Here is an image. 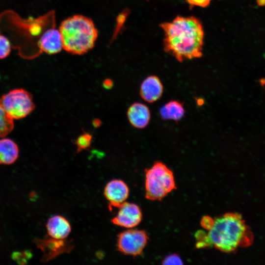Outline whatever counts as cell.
Segmentation results:
<instances>
[{
    "label": "cell",
    "instance_id": "cell-1",
    "mask_svg": "<svg viewBox=\"0 0 265 265\" xmlns=\"http://www.w3.org/2000/svg\"><path fill=\"white\" fill-rule=\"evenodd\" d=\"M200 224L207 232L199 230L196 233L197 248L214 247L231 253L238 248L250 246L254 241L251 230L237 212H227L214 218L204 216Z\"/></svg>",
    "mask_w": 265,
    "mask_h": 265
},
{
    "label": "cell",
    "instance_id": "cell-2",
    "mask_svg": "<svg viewBox=\"0 0 265 265\" xmlns=\"http://www.w3.org/2000/svg\"><path fill=\"white\" fill-rule=\"evenodd\" d=\"M162 29L164 50L178 61L203 56L204 31L201 21L194 16H177L159 25Z\"/></svg>",
    "mask_w": 265,
    "mask_h": 265
},
{
    "label": "cell",
    "instance_id": "cell-3",
    "mask_svg": "<svg viewBox=\"0 0 265 265\" xmlns=\"http://www.w3.org/2000/svg\"><path fill=\"white\" fill-rule=\"evenodd\" d=\"M59 30L63 49L77 55L83 54L91 50L98 34L93 21L82 15H75L63 20Z\"/></svg>",
    "mask_w": 265,
    "mask_h": 265
},
{
    "label": "cell",
    "instance_id": "cell-4",
    "mask_svg": "<svg viewBox=\"0 0 265 265\" xmlns=\"http://www.w3.org/2000/svg\"><path fill=\"white\" fill-rule=\"evenodd\" d=\"M145 188L146 199L161 200L176 189L174 174L165 164L156 161L151 168L146 169Z\"/></svg>",
    "mask_w": 265,
    "mask_h": 265
},
{
    "label": "cell",
    "instance_id": "cell-5",
    "mask_svg": "<svg viewBox=\"0 0 265 265\" xmlns=\"http://www.w3.org/2000/svg\"><path fill=\"white\" fill-rule=\"evenodd\" d=\"M0 105L12 119H19L29 115L34 109L32 95L22 89H14L0 98Z\"/></svg>",
    "mask_w": 265,
    "mask_h": 265
},
{
    "label": "cell",
    "instance_id": "cell-6",
    "mask_svg": "<svg viewBox=\"0 0 265 265\" xmlns=\"http://www.w3.org/2000/svg\"><path fill=\"white\" fill-rule=\"evenodd\" d=\"M148 240L144 230L130 229L118 235L116 246L122 254L136 257L142 254Z\"/></svg>",
    "mask_w": 265,
    "mask_h": 265
},
{
    "label": "cell",
    "instance_id": "cell-7",
    "mask_svg": "<svg viewBox=\"0 0 265 265\" xmlns=\"http://www.w3.org/2000/svg\"><path fill=\"white\" fill-rule=\"evenodd\" d=\"M117 208V214L111 220L114 225L126 228H132L138 225L142 220V213L135 204L125 202Z\"/></svg>",
    "mask_w": 265,
    "mask_h": 265
},
{
    "label": "cell",
    "instance_id": "cell-8",
    "mask_svg": "<svg viewBox=\"0 0 265 265\" xmlns=\"http://www.w3.org/2000/svg\"><path fill=\"white\" fill-rule=\"evenodd\" d=\"M36 243L39 248L43 252V261H48L57 256L64 253H69L73 248V245L71 240L47 238L36 239Z\"/></svg>",
    "mask_w": 265,
    "mask_h": 265
},
{
    "label": "cell",
    "instance_id": "cell-9",
    "mask_svg": "<svg viewBox=\"0 0 265 265\" xmlns=\"http://www.w3.org/2000/svg\"><path fill=\"white\" fill-rule=\"evenodd\" d=\"M104 194L109 203V207L117 208L125 202L129 195L127 185L121 180H113L106 186Z\"/></svg>",
    "mask_w": 265,
    "mask_h": 265
},
{
    "label": "cell",
    "instance_id": "cell-10",
    "mask_svg": "<svg viewBox=\"0 0 265 265\" xmlns=\"http://www.w3.org/2000/svg\"><path fill=\"white\" fill-rule=\"evenodd\" d=\"M38 45L43 52L49 54L60 52L63 49L59 29L51 28L45 31L39 40Z\"/></svg>",
    "mask_w": 265,
    "mask_h": 265
},
{
    "label": "cell",
    "instance_id": "cell-11",
    "mask_svg": "<svg viewBox=\"0 0 265 265\" xmlns=\"http://www.w3.org/2000/svg\"><path fill=\"white\" fill-rule=\"evenodd\" d=\"M162 93V84L157 76L148 77L141 83L140 89L141 97L148 103H153L159 99Z\"/></svg>",
    "mask_w": 265,
    "mask_h": 265
},
{
    "label": "cell",
    "instance_id": "cell-12",
    "mask_svg": "<svg viewBox=\"0 0 265 265\" xmlns=\"http://www.w3.org/2000/svg\"><path fill=\"white\" fill-rule=\"evenodd\" d=\"M46 228L49 236L57 239H66L71 231L69 222L58 215L53 216L48 219Z\"/></svg>",
    "mask_w": 265,
    "mask_h": 265
},
{
    "label": "cell",
    "instance_id": "cell-13",
    "mask_svg": "<svg viewBox=\"0 0 265 265\" xmlns=\"http://www.w3.org/2000/svg\"><path fill=\"white\" fill-rule=\"evenodd\" d=\"M127 115L131 125L139 129L145 127L150 119L148 107L140 103L132 104L128 110Z\"/></svg>",
    "mask_w": 265,
    "mask_h": 265
},
{
    "label": "cell",
    "instance_id": "cell-14",
    "mask_svg": "<svg viewBox=\"0 0 265 265\" xmlns=\"http://www.w3.org/2000/svg\"><path fill=\"white\" fill-rule=\"evenodd\" d=\"M19 150L17 144L9 138L0 139V164L9 165L18 158Z\"/></svg>",
    "mask_w": 265,
    "mask_h": 265
},
{
    "label": "cell",
    "instance_id": "cell-15",
    "mask_svg": "<svg viewBox=\"0 0 265 265\" xmlns=\"http://www.w3.org/2000/svg\"><path fill=\"white\" fill-rule=\"evenodd\" d=\"M185 109L183 105L176 101H171L160 109V114L164 120H180L184 116Z\"/></svg>",
    "mask_w": 265,
    "mask_h": 265
},
{
    "label": "cell",
    "instance_id": "cell-16",
    "mask_svg": "<svg viewBox=\"0 0 265 265\" xmlns=\"http://www.w3.org/2000/svg\"><path fill=\"white\" fill-rule=\"evenodd\" d=\"M14 128L13 119L5 112L0 105V137L9 134Z\"/></svg>",
    "mask_w": 265,
    "mask_h": 265
},
{
    "label": "cell",
    "instance_id": "cell-17",
    "mask_svg": "<svg viewBox=\"0 0 265 265\" xmlns=\"http://www.w3.org/2000/svg\"><path fill=\"white\" fill-rule=\"evenodd\" d=\"M92 136L90 134L84 132L80 135L76 141V144L78 152L86 149L91 143Z\"/></svg>",
    "mask_w": 265,
    "mask_h": 265
},
{
    "label": "cell",
    "instance_id": "cell-18",
    "mask_svg": "<svg viewBox=\"0 0 265 265\" xmlns=\"http://www.w3.org/2000/svg\"><path fill=\"white\" fill-rule=\"evenodd\" d=\"M11 51V45L9 40L4 35L0 34V59L6 57Z\"/></svg>",
    "mask_w": 265,
    "mask_h": 265
},
{
    "label": "cell",
    "instance_id": "cell-19",
    "mask_svg": "<svg viewBox=\"0 0 265 265\" xmlns=\"http://www.w3.org/2000/svg\"><path fill=\"white\" fill-rule=\"evenodd\" d=\"M163 265H183V262L180 257L176 254H170L162 260Z\"/></svg>",
    "mask_w": 265,
    "mask_h": 265
},
{
    "label": "cell",
    "instance_id": "cell-20",
    "mask_svg": "<svg viewBox=\"0 0 265 265\" xmlns=\"http://www.w3.org/2000/svg\"><path fill=\"white\" fill-rule=\"evenodd\" d=\"M192 8L194 6L206 7L208 6L212 0H184Z\"/></svg>",
    "mask_w": 265,
    "mask_h": 265
},
{
    "label": "cell",
    "instance_id": "cell-21",
    "mask_svg": "<svg viewBox=\"0 0 265 265\" xmlns=\"http://www.w3.org/2000/svg\"><path fill=\"white\" fill-rule=\"evenodd\" d=\"M256 2L259 6H265V0H256Z\"/></svg>",
    "mask_w": 265,
    "mask_h": 265
},
{
    "label": "cell",
    "instance_id": "cell-22",
    "mask_svg": "<svg viewBox=\"0 0 265 265\" xmlns=\"http://www.w3.org/2000/svg\"><path fill=\"white\" fill-rule=\"evenodd\" d=\"M104 85H105V87L106 88H109L110 87V85H112V83H110V81H108V83H107V80L106 81H105V82L104 83Z\"/></svg>",
    "mask_w": 265,
    "mask_h": 265
}]
</instances>
